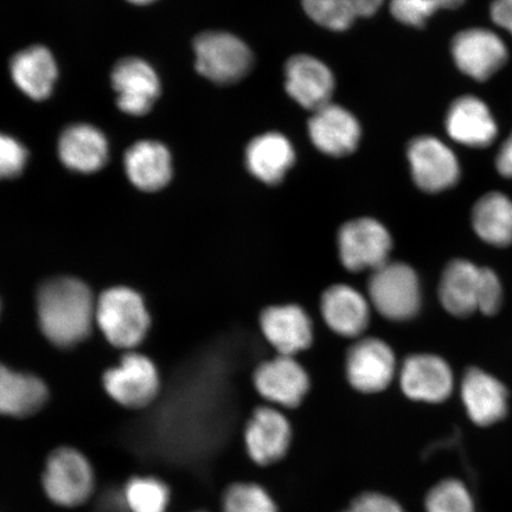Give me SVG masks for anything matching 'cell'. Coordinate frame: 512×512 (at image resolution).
I'll return each mask as SVG.
<instances>
[{"label": "cell", "instance_id": "cell-1", "mask_svg": "<svg viewBox=\"0 0 512 512\" xmlns=\"http://www.w3.org/2000/svg\"><path fill=\"white\" fill-rule=\"evenodd\" d=\"M95 310L92 291L79 279H50L38 292V323L43 335L57 347H74L85 341L95 323Z\"/></svg>", "mask_w": 512, "mask_h": 512}, {"label": "cell", "instance_id": "cell-2", "mask_svg": "<svg viewBox=\"0 0 512 512\" xmlns=\"http://www.w3.org/2000/svg\"><path fill=\"white\" fill-rule=\"evenodd\" d=\"M95 323L114 347L130 350L144 341L151 318L138 292L118 286L96 300Z\"/></svg>", "mask_w": 512, "mask_h": 512}, {"label": "cell", "instance_id": "cell-3", "mask_svg": "<svg viewBox=\"0 0 512 512\" xmlns=\"http://www.w3.org/2000/svg\"><path fill=\"white\" fill-rule=\"evenodd\" d=\"M42 485L47 497L63 508H78L95 489V473L85 454L73 447H60L49 454Z\"/></svg>", "mask_w": 512, "mask_h": 512}, {"label": "cell", "instance_id": "cell-4", "mask_svg": "<svg viewBox=\"0 0 512 512\" xmlns=\"http://www.w3.org/2000/svg\"><path fill=\"white\" fill-rule=\"evenodd\" d=\"M194 50L197 72L219 85L239 82L253 68L251 49L228 32H204L196 37Z\"/></svg>", "mask_w": 512, "mask_h": 512}, {"label": "cell", "instance_id": "cell-5", "mask_svg": "<svg viewBox=\"0 0 512 512\" xmlns=\"http://www.w3.org/2000/svg\"><path fill=\"white\" fill-rule=\"evenodd\" d=\"M369 298L384 318L402 322L418 313L421 291L418 275L401 262H387L369 280Z\"/></svg>", "mask_w": 512, "mask_h": 512}, {"label": "cell", "instance_id": "cell-6", "mask_svg": "<svg viewBox=\"0 0 512 512\" xmlns=\"http://www.w3.org/2000/svg\"><path fill=\"white\" fill-rule=\"evenodd\" d=\"M392 247L386 227L369 217L345 223L339 230V256L350 272L376 271L387 264Z\"/></svg>", "mask_w": 512, "mask_h": 512}, {"label": "cell", "instance_id": "cell-7", "mask_svg": "<svg viewBox=\"0 0 512 512\" xmlns=\"http://www.w3.org/2000/svg\"><path fill=\"white\" fill-rule=\"evenodd\" d=\"M104 387L119 405L131 409L144 408L158 396V370L150 358L137 352H128L117 367L106 371Z\"/></svg>", "mask_w": 512, "mask_h": 512}, {"label": "cell", "instance_id": "cell-8", "mask_svg": "<svg viewBox=\"0 0 512 512\" xmlns=\"http://www.w3.org/2000/svg\"><path fill=\"white\" fill-rule=\"evenodd\" d=\"M407 156L414 182L426 192L450 189L459 181L458 159L439 139L422 136L412 140Z\"/></svg>", "mask_w": 512, "mask_h": 512}, {"label": "cell", "instance_id": "cell-9", "mask_svg": "<svg viewBox=\"0 0 512 512\" xmlns=\"http://www.w3.org/2000/svg\"><path fill=\"white\" fill-rule=\"evenodd\" d=\"M452 56L457 67L480 82L489 80L508 61V49L495 32L469 29L459 32L452 41Z\"/></svg>", "mask_w": 512, "mask_h": 512}, {"label": "cell", "instance_id": "cell-10", "mask_svg": "<svg viewBox=\"0 0 512 512\" xmlns=\"http://www.w3.org/2000/svg\"><path fill=\"white\" fill-rule=\"evenodd\" d=\"M348 381L358 392L380 393L392 383L396 361L387 343L377 338H363L348 351L345 363Z\"/></svg>", "mask_w": 512, "mask_h": 512}, {"label": "cell", "instance_id": "cell-11", "mask_svg": "<svg viewBox=\"0 0 512 512\" xmlns=\"http://www.w3.org/2000/svg\"><path fill=\"white\" fill-rule=\"evenodd\" d=\"M292 443V427L277 408L255 409L245 430V445L249 458L256 465L270 466L280 462Z\"/></svg>", "mask_w": 512, "mask_h": 512}, {"label": "cell", "instance_id": "cell-12", "mask_svg": "<svg viewBox=\"0 0 512 512\" xmlns=\"http://www.w3.org/2000/svg\"><path fill=\"white\" fill-rule=\"evenodd\" d=\"M254 384L262 398L286 408H296L310 389L305 369L290 356L273 358L255 370Z\"/></svg>", "mask_w": 512, "mask_h": 512}, {"label": "cell", "instance_id": "cell-13", "mask_svg": "<svg viewBox=\"0 0 512 512\" xmlns=\"http://www.w3.org/2000/svg\"><path fill=\"white\" fill-rule=\"evenodd\" d=\"M112 86L117 93L118 107L130 115L149 113L160 95V81L155 69L137 57H128L115 64Z\"/></svg>", "mask_w": 512, "mask_h": 512}, {"label": "cell", "instance_id": "cell-14", "mask_svg": "<svg viewBox=\"0 0 512 512\" xmlns=\"http://www.w3.org/2000/svg\"><path fill=\"white\" fill-rule=\"evenodd\" d=\"M288 95L306 110L317 111L330 104L335 78L322 61L310 55L292 56L285 66Z\"/></svg>", "mask_w": 512, "mask_h": 512}, {"label": "cell", "instance_id": "cell-15", "mask_svg": "<svg viewBox=\"0 0 512 512\" xmlns=\"http://www.w3.org/2000/svg\"><path fill=\"white\" fill-rule=\"evenodd\" d=\"M309 134L312 144L320 152L331 157H344L357 149L362 130L352 113L330 102L312 115Z\"/></svg>", "mask_w": 512, "mask_h": 512}, {"label": "cell", "instance_id": "cell-16", "mask_svg": "<svg viewBox=\"0 0 512 512\" xmlns=\"http://www.w3.org/2000/svg\"><path fill=\"white\" fill-rule=\"evenodd\" d=\"M260 326L268 343L281 356L293 357L313 341L312 320L298 305L268 307L262 312Z\"/></svg>", "mask_w": 512, "mask_h": 512}, {"label": "cell", "instance_id": "cell-17", "mask_svg": "<svg viewBox=\"0 0 512 512\" xmlns=\"http://www.w3.org/2000/svg\"><path fill=\"white\" fill-rule=\"evenodd\" d=\"M402 392L415 401H445L453 389L448 364L438 356L414 355L403 363L400 373Z\"/></svg>", "mask_w": 512, "mask_h": 512}, {"label": "cell", "instance_id": "cell-18", "mask_svg": "<svg viewBox=\"0 0 512 512\" xmlns=\"http://www.w3.org/2000/svg\"><path fill=\"white\" fill-rule=\"evenodd\" d=\"M446 130L454 142L483 149L497 137L498 128L485 102L464 95L453 102L446 117Z\"/></svg>", "mask_w": 512, "mask_h": 512}, {"label": "cell", "instance_id": "cell-19", "mask_svg": "<svg viewBox=\"0 0 512 512\" xmlns=\"http://www.w3.org/2000/svg\"><path fill=\"white\" fill-rule=\"evenodd\" d=\"M462 399L467 414L478 426L494 425L508 412L507 389L495 377L477 368L467 370L464 376Z\"/></svg>", "mask_w": 512, "mask_h": 512}, {"label": "cell", "instance_id": "cell-20", "mask_svg": "<svg viewBox=\"0 0 512 512\" xmlns=\"http://www.w3.org/2000/svg\"><path fill=\"white\" fill-rule=\"evenodd\" d=\"M322 316L329 328L343 337H358L367 330L370 306L363 294L348 285H335L322 297Z\"/></svg>", "mask_w": 512, "mask_h": 512}, {"label": "cell", "instance_id": "cell-21", "mask_svg": "<svg viewBox=\"0 0 512 512\" xmlns=\"http://www.w3.org/2000/svg\"><path fill=\"white\" fill-rule=\"evenodd\" d=\"M108 142L98 128L79 124L67 128L59 142L61 162L69 170L93 174L104 168L108 159Z\"/></svg>", "mask_w": 512, "mask_h": 512}, {"label": "cell", "instance_id": "cell-22", "mask_svg": "<svg viewBox=\"0 0 512 512\" xmlns=\"http://www.w3.org/2000/svg\"><path fill=\"white\" fill-rule=\"evenodd\" d=\"M125 171L128 179L139 190H162L172 178V158L162 143L143 140L125 153Z\"/></svg>", "mask_w": 512, "mask_h": 512}, {"label": "cell", "instance_id": "cell-23", "mask_svg": "<svg viewBox=\"0 0 512 512\" xmlns=\"http://www.w3.org/2000/svg\"><path fill=\"white\" fill-rule=\"evenodd\" d=\"M10 73L19 91L35 101L49 98L59 74L54 56L42 46L19 51L12 57Z\"/></svg>", "mask_w": 512, "mask_h": 512}, {"label": "cell", "instance_id": "cell-24", "mask_svg": "<svg viewBox=\"0 0 512 512\" xmlns=\"http://www.w3.org/2000/svg\"><path fill=\"white\" fill-rule=\"evenodd\" d=\"M294 162L296 152L290 140L278 132L262 134L247 146V169L265 184L275 185L283 181Z\"/></svg>", "mask_w": 512, "mask_h": 512}, {"label": "cell", "instance_id": "cell-25", "mask_svg": "<svg viewBox=\"0 0 512 512\" xmlns=\"http://www.w3.org/2000/svg\"><path fill=\"white\" fill-rule=\"evenodd\" d=\"M48 388L38 377L0 363V414L27 418L46 405Z\"/></svg>", "mask_w": 512, "mask_h": 512}, {"label": "cell", "instance_id": "cell-26", "mask_svg": "<svg viewBox=\"0 0 512 512\" xmlns=\"http://www.w3.org/2000/svg\"><path fill=\"white\" fill-rule=\"evenodd\" d=\"M482 268L466 260H454L440 281L441 304L453 316L467 317L478 311Z\"/></svg>", "mask_w": 512, "mask_h": 512}, {"label": "cell", "instance_id": "cell-27", "mask_svg": "<svg viewBox=\"0 0 512 512\" xmlns=\"http://www.w3.org/2000/svg\"><path fill=\"white\" fill-rule=\"evenodd\" d=\"M472 223L479 238L490 245H511L512 201L501 192H489L473 208Z\"/></svg>", "mask_w": 512, "mask_h": 512}, {"label": "cell", "instance_id": "cell-28", "mask_svg": "<svg viewBox=\"0 0 512 512\" xmlns=\"http://www.w3.org/2000/svg\"><path fill=\"white\" fill-rule=\"evenodd\" d=\"M170 498L169 486L156 477H134L124 490V501L131 512H166Z\"/></svg>", "mask_w": 512, "mask_h": 512}, {"label": "cell", "instance_id": "cell-29", "mask_svg": "<svg viewBox=\"0 0 512 512\" xmlns=\"http://www.w3.org/2000/svg\"><path fill=\"white\" fill-rule=\"evenodd\" d=\"M426 512H476L471 492L458 479L434 485L425 501Z\"/></svg>", "mask_w": 512, "mask_h": 512}, {"label": "cell", "instance_id": "cell-30", "mask_svg": "<svg viewBox=\"0 0 512 512\" xmlns=\"http://www.w3.org/2000/svg\"><path fill=\"white\" fill-rule=\"evenodd\" d=\"M222 512H278V508L261 485L235 483L224 492Z\"/></svg>", "mask_w": 512, "mask_h": 512}, {"label": "cell", "instance_id": "cell-31", "mask_svg": "<svg viewBox=\"0 0 512 512\" xmlns=\"http://www.w3.org/2000/svg\"><path fill=\"white\" fill-rule=\"evenodd\" d=\"M312 21L332 31L348 30L358 17L350 0H302Z\"/></svg>", "mask_w": 512, "mask_h": 512}, {"label": "cell", "instance_id": "cell-32", "mask_svg": "<svg viewBox=\"0 0 512 512\" xmlns=\"http://www.w3.org/2000/svg\"><path fill=\"white\" fill-rule=\"evenodd\" d=\"M465 0H390L392 15L402 24L422 28L434 12L458 9Z\"/></svg>", "mask_w": 512, "mask_h": 512}, {"label": "cell", "instance_id": "cell-33", "mask_svg": "<svg viewBox=\"0 0 512 512\" xmlns=\"http://www.w3.org/2000/svg\"><path fill=\"white\" fill-rule=\"evenodd\" d=\"M27 162V149L15 138L0 133V179L21 175Z\"/></svg>", "mask_w": 512, "mask_h": 512}, {"label": "cell", "instance_id": "cell-34", "mask_svg": "<svg viewBox=\"0 0 512 512\" xmlns=\"http://www.w3.org/2000/svg\"><path fill=\"white\" fill-rule=\"evenodd\" d=\"M503 291L501 281L490 268H482L480 274V288L478 311L484 315L494 316L501 309Z\"/></svg>", "mask_w": 512, "mask_h": 512}, {"label": "cell", "instance_id": "cell-35", "mask_svg": "<svg viewBox=\"0 0 512 512\" xmlns=\"http://www.w3.org/2000/svg\"><path fill=\"white\" fill-rule=\"evenodd\" d=\"M342 512H405L399 502L380 492L357 496Z\"/></svg>", "mask_w": 512, "mask_h": 512}, {"label": "cell", "instance_id": "cell-36", "mask_svg": "<svg viewBox=\"0 0 512 512\" xmlns=\"http://www.w3.org/2000/svg\"><path fill=\"white\" fill-rule=\"evenodd\" d=\"M491 18L498 27L512 35V0H494L491 4Z\"/></svg>", "mask_w": 512, "mask_h": 512}, {"label": "cell", "instance_id": "cell-37", "mask_svg": "<svg viewBox=\"0 0 512 512\" xmlns=\"http://www.w3.org/2000/svg\"><path fill=\"white\" fill-rule=\"evenodd\" d=\"M496 166L499 174L512 179V133L498 151Z\"/></svg>", "mask_w": 512, "mask_h": 512}, {"label": "cell", "instance_id": "cell-38", "mask_svg": "<svg viewBox=\"0 0 512 512\" xmlns=\"http://www.w3.org/2000/svg\"><path fill=\"white\" fill-rule=\"evenodd\" d=\"M358 17H369L381 8L383 0H350Z\"/></svg>", "mask_w": 512, "mask_h": 512}, {"label": "cell", "instance_id": "cell-39", "mask_svg": "<svg viewBox=\"0 0 512 512\" xmlns=\"http://www.w3.org/2000/svg\"><path fill=\"white\" fill-rule=\"evenodd\" d=\"M127 2H130L134 5H149L155 3L156 0H127Z\"/></svg>", "mask_w": 512, "mask_h": 512}, {"label": "cell", "instance_id": "cell-40", "mask_svg": "<svg viewBox=\"0 0 512 512\" xmlns=\"http://www.w3.org/2000/svg\"><path fill=\"white\" fill-rule=\"evenodd\" d=\"M198 512H203V511H198Z\"/></svg>", "mask_w": 512, "mask_h": 512}]
</instances>
